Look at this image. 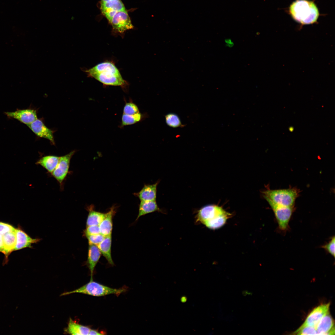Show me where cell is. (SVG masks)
<instances>
[{"mask_svg":"<svg viewBox=\"0 0 335 335\" xmlns=\"http://www.w3.org/2000/svg\"><path fill=\"white\" fill-rule=\"evenodd\" d=\"M85 72L104 85L123 87L127 84L118 69L110 62L100 63Z\"/></svg>","mask_w":335,"mask_h":335,"instance_id":"6da1fadb","label":"cell"},{"mask_svg":"<svg viewBox=\"0 0 335 335\" xmlns=\"http://www.w3.org/2000/svg\"><path fill=\"white\" fill-rule=\"evenodd\" d=\"M289 12L294 20L302 25L315 23L319 16L316 5L309 0H296L290 5Z\"/></svg>","mask_w":335,"mask_h":335,"instance_id":"7a4b0ae2","label":"cell"},{"mask_svg":"<svg viewBox=\"0 0 335 335\" xmlns=\"http://www.w3.org/2000/svg\"><path fill=\"white\" fill-rule=\"evenodd\" d=\"M231 214L221 207L214 204L205 206L201 208L197 215V220L208 228L219 229L226 223Z\"/></svg>","mask_w":335,"mask_h":335,"instance_id":"3957f363","label":"cell"},{"mask_svg":"<svg viewBox=\"0 0 335 335\" xmlns=\"http://www.w3.org/2000/svg\"><path fill=\"white\" fill-rule=\"evenodd\" d=\"M126 290L124 288L118 289L113 288L91 280L81 287L72 291L63 293L60 296H65L74 293H80L96 297L104 296L112 294L118 296Z\"/></svg>","mask_w":335,"mask_h":335,"instance_id":"277c9868","label":"cell"},{"mask_svg":"<svg viewBox=\"0 0 335 335\" xmlns=\"http://www.w3.org/2000/svg\"><path fill=\"white\" fill-rule=\"evenodd\" d=\"M265 199H267L277 204L293 207L299 191L295 188L278 190H267L263 192Z\"/></svg>","mask_w":335,"mask_h":335,"instance_id":"5b68a950","label":"cell"},{"mask_svg":"<svg viewBox=\"0 0 335 335\" xmlns=\"http://www.w3.org/2000/svg\"><path fill=\"white\" fill-rule=\"evenodd\" d=\"M272 209L280 230L285 231L288 226L289 222L294 211L293 207L281 206L265 199Z\"/></svg>","mask_w":335,"mask_h":335,"instance_id":"8992f818","label":"cell"},{"mask_svg":"<svg viewBox=\"0 0 335 335\" xmlns=\"http://www.w3.org/2000/svg\"><path fill=\"white\" fill-rule=\"evenodd\" d=\"M109 22L114 30L121 34L134 28L126 10L118 12L113 16Z\"/></svg>","mask_w":335,"mask_h":335,"instance_id":"52a82bcc","label":"cell"},{"mask_svg":"<svg viewBox=\"0 0 335 335\" xmlns=\"http://www.w3.org/2000/svg\"><path fill=\"white\" fill-rule=\"evenodd\" d=\"M330 303L322 304L314 308L308 315L301 326H309L316 328L321 319L329 312Z\"/></svg>","mask_w":335,"mask_h":335,"instance_id":"ba28073f","label":"cell"},{"mask_svg":"<svg viewBox=\"0 0 335 335\" xmlns=\"http://www.w3.org/2000/svg\"><path fill=\"white\" fill-rule=\"evenodd\" d=\"M75 152V151L74 150L65 155L60 157L57 165L52 172V176L60 184L67 175L71 159Z\"/></svg>","mask_w":335,"mask_h":335,"instance_id":"9c48e42d","label":"cell"},{"mask_svg":"<svg viewBox=\"0 0 335 335\" xmlns=\"http://www.w3.org/2000/svg\"><path fill=\"white\" fill-rule=\"evenodd\" d=\"M5 114L8 118L16 119L27 125L37 119L36 111L31 109H17L13 112H5Z\"/></svg>","mask_w":335,"mask_h":335,"instance_id":"30bf717a","label":"cell"},{"mask_svg":"<svg viewBox=\"0 0 335 335\" xmlns=\"http://www.w3.org/2000/svg\"><path fill=\"white\" fill-rule=\"evenodd\" d=\"M100 9L102 14L109 22L118 12L126 10L121 0H110L101 2Z\"/></svg>","mask_w":335,"mask_h":335,"instance_id":"8fae6325","label":"cell"},{"mask_svg":"<svg viewBox=\"0 0 335 335\" xmlns=\"http://www.w3.org/2000/svg\"><path fill=\"white\" fill-rule=\"evenodd\" d=\"M27 126L37 136L47 139L55 144L52 131L47 127L41 120L37 118Z\"/></svg>","mask_w":335,"mask_h":335,"instance_id":"7c38bea8","label":"cell"},{"mask_svg":"<svg viewBox=\"0 0 335 335\" xmlns=\"http://www.w3.org/2000/svg\"><path fill=\"white\" fill-rule=\"evenodd\" d=\"M16 244L14 251L26 248H31L32 244L38 242L39 239H33L28 235L20 227L16 229Z\"/></svg>","mask_w":335,"mask_h":335,"instance_id":"4fadbf2b","label":"cell"},{"mask_svg":"<svg viewBox=\"0 0 335 335\" xmlns=\"http://www.w3.org/2000/svg\"><path fill=\"white\" fill-rule=\"evenodd\" d=\"M316 329L318 335L335 334L334 320L329 312L321 319Z\"/></svg>","mask_w":335,"mask_h":335,"instance_id":"5bb4252c","label":"cell"},{"mask_svg":"<svg viewBox=\"0 0 335 335\" xmlns=\"http://www.w3.org/2000/svg\"><path fill=\"white\" fill-rule=\"evenodd\" d=\"M116 207L113 206L106 213V215L99 225L100 234L104 236L112 235L113 226V219L116 213Z\"/></svg>","mask_w":335,"mask_h":335,"instance_id":"9a60e30c","label":"cell"},{"mask_svg":"<svg viewBox=\"0 0 335 335\" xmlns=\"http://www.w3.org/2000/svg\"><path fill=\"white\" fill-rule=\"evenodd\" d=\"M159 181L154 184H145L141 190L133 194L137 197L141 201H156L157 187Z\"/></svg>","mask_w":335,"mask_h":335,"instance_id":"2e32d148","label":"cell"},{"mask_svg":"<svg viewBox=\"0 0 335 335\" xmlns=\"http://www.w3.org/2000/svg\"><path fill=\"white\" fill-rule=\"evenodd\" d=\"M87 265L91 274V280H92V276L95 267L101 256V252L97 246L89 244Z\"/></svg>","mask_w":335,"mask_h":335,"instance_id":"e0dca14e","label":"cell"},{"mask_svg":"<svg viewBox=\"0 0 335 335\" xmlns=\"http://www.w3.org/2000/svg\"><path fill=\"white\" fill-rule=\"evenodd\" d=\"M112 235L105 236L103 241L97 245L101 254L105 258L109 263L114 266L111 255Z\"/></svg>","mask_w":335,"mask_h":335,"instance_id":"ac0fdd59","label":"cell"},{"mask_svg":"<svg viewBox=\"0 0 335 335\" xmlns=\"http://www.w3.org/2000/svg\"><path fill=\"white\" fill-rule=\"evenodd\" d=\"M90 329L87 326L80 324L70 318L65 331L71 335H88Z\"/></svg>","mask_w":335,"mask_h":335,"instance_id":"d6986e66","label":"cell"},{"mask_svg":"<svg viewBox=\"0 0 335 335\" xmlns=\"http://www.w3.org/2000/svg\"><path fill=\"white\" fill-rule=\"evenodd\" d=\"M3 243L6 259L13 251L16 244L15 231L7 233L2 235Z\"/></svg>","mask_w":335,"mask_h":335,"instance_id":"ffe728a7","label":"cell"},{"mask_svg":"<svg viewBox=\"0 0 335 335\" xmlns=\"http://www.w3.org/2000/svg\"><path fill=\"white\" fill-rule=\"evenodd\" d=\"M160 211L156 201H141L139 206L138 213L136 220H137L141 217L146 214Z\"/></svg>","mask_w":335,"mask_h":335,"instance_id":"44dd1931","label":"cell"},{"mask_svg":"<svg viewBox=\"0 0 335 335\" xmlns=\"http://www.w3.org/2000/svg\"><path fill=\"white\" fill-rule=\"evenodd\" d=\"M60 157L54 155H47L42 157L36 163L44 167L49 172L52 173L57 165Z\"/></svg>","mask_w":335,"mask_h":335,"instance_id":"7402d4cb","label":"cell"},{"mask_svg":"<svg viewBox=\"0 0 335 335\" xmlns=\"http://www.w3.org/2000/svg\"><path fill=\"white\" fill-rule=\"evenodd\" d=\"M87 209L89 213L86 221L87 226H99L105 218L106 213L95 211L92 205L89 206Z\"/></svg>","mask_w":335,"mask_h":335,"instance_id":"603a6c76","label":"cell"},{"mask_svg":"<svg viewBox=\"0 0 335 335\" xmlns=\"http://www.w3.org/2000/svg\"><path fill=\"white\" fill-rule=\"evenodd\" d=\"M166 124L169 127L176 128L183 127L184 125L181 123L178 115L174 113H170L165 116Z\"/></svg>","mask_w":335,"mask_h":335,"instance_id":"cb8c5ba5","label":"cell"},{"mask_svg":"<svg viewBox=\"0 0 335 335\" xmlns=\"http://www.w3.org/2000/svg\"><path fill=\"white\" fill-rule=\"evenodd\" d=\"M142 115L140 112L133 115L123 114L122 118V125L123 126L135 124L140 121Z\"/></svg>","mask_w":335,"mask_h":335,"instance_id":"d4e9b609","label":"cell"},{"mask_svg":"<svg viewBox=\"0 0 335 335\" xmlns=\"http://www.w3.org/2000/svg\"><path fill=\"white\" fill-rule=\"evenodd\" d=\"M139 112H140L137 106L132 102L127 103L124 106L123 109V114L133 115Z\"/></svg>","mask_w":335,"mask_h":335,"instance_id":"484cf974","label":"cell"},{"mask_svg":"<svg viewBox=\"0 0 335 335\" xmlns=\"http://www.w3.org/2000/svg\"><path fill=\"white\" fill-rule=\"evenodd\" d=\"M293 334L297 335H315L317 334L316 328L309 326H300L293 332Z\"/></svg>","mask_w":335,"mask_h":335,"instance_id":"4316f807","label":"cell"},{"mask_svg":"<svg viewBox=\"0 0 335 335\" xmlns=\"http://www.w3.org/2000/svg\"><path fill=\"white\" fill-rule=\"evenodd\" d=\"M89 244H94L97 246L104 239L105 236L100 234L95 235H86Z\"/></svg>","mask_w":335,"mask_h":335,"instance_id":"83f0119b","label":"cell"},{"mask_svg":"<svg viewBox=\"0 0 335 335\" xmlns=\"http://www.w3.org/2000/svg\"><path fill=\"white\" fill-rule=\"evenodd\" d=\"M335 237H333L327 243L323 245L322 248L331 255L335 257Z\"/></svg>","mask_w":335,"mask_h":335,"instance_id":"f1b7e54d","label":"cell"},{"mask_svg":"<svg viewBox=\"0 0 335 335\" xmlns=\"http://www.w3.org/2000/svg\"><path fill=\"white\" fill-rule=\"evenodd\" d=\"M16 229L10 225L0 222V234L3 235L10 232L15 231Z\"/></svg>","mask_w":335,"mask_h":335,"instance_id":"f546056e","label":"cell"},{"mask_svg":"<svg viewBox=\"0 0 335 335\" xmlns=\"http://www.w3.org/2000/svg\"><path fill=\"white\" fill-rule=\"evenodd\" d=\"M84 234L85 236L100 234L99 226H87L85 230Z\"/></svg>","mask_w":335,"mask_h":335,"instance_id":"4dcf8cb0","label":"cell"},{"mask_svg":"<svg viewBox=\"0 0 335 335\" xmlns=\"http://www.w3.org/2000/svg\"><path fill=\"white\" fill-rule=\"evenodd\" d=\"M0 252L5 254V251L3 243L2 235L0 234Z\"/></svg>","mask_w":335,"mask_h":335,"instance_id":"1f68e13d","label":"cell"},{"mask_svg":"<svg viewBox=\"0 0 335 335\" xmlns=\"http://www.w3.org/2000/svg\"><path fill=\"white\" fill-rule=\"evenodd\" d=\"M103 334L102 333L99 332L97 330L91 329L88 335H101Z\"/></svg>","mask_w":335,"mask_h":335,"instance_id":"d6a6232c","label":"cell"},{"mask_svg":"<svg viewBox=\"0 0 335 335\" xmlns=\"http://www.w3.org/2000/svg\"><path fill=\"white\" fill-rule=\"evenodd\" d=\"M226 42L228 46L230 47L231 44H233V43L231 42V40H226Z\"/></svg>","mask_w":335,"mask_h":335,"instance_id":"836d02e7","label":"cell"},{"mask_svg":"<svg viewBox=\"0 0 335 335\" xmlns=\"http://www.w3.org/2000/svg\"><path fill=\"white\" fill-rule=\"evenodd\" d=\"M110 0H101V2H105Z\"/></svg>","mask_w":335,"mask_h":335,"instance_id":"e575fe53","label":"cell"}]
</instances>
